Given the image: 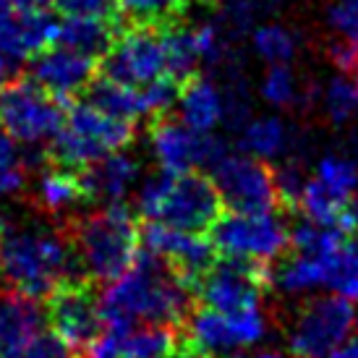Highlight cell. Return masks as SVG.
Returning a JSON list of instances; mask_svg holds the SVG:
<instances>
[{
	"label": "cell",
	"instance_id": "6da1fadb",
	"mask_svg": "<svg viewBox=\"0 0 358 358\" xmlns=\"http://www.w3.org/2000/svg\"><path fill=\"white\" fill-rule=\"evenodd\" d=\"M194 290L183 285L173 269L141 249L134 267L110 288L102 290V317L108 324V335H123L136 322L144 324H168L183 327L194 311Z\"/></svg>",
	"mask_w": 358,
	"mask_h": 358
},
{
	"label": "cell",
	"instance_id": "7a4b0ae2",
	"mask_svg": "<svg viewBox=\"0 0 358 358\" xmlns=\"http://www.w3.org/2000/svg\"><path fill=\"white\" fill-rule=\"evenodd\" d=\"M66 280H84L66 233L37 217L0 233V288L48 301Z\"/></svg>",
	"mask_w": 358,
	"mask_h": 358
},
{
	"label": "cell",
	"instance_id": "3957f363",
	"mask_svg": "<svg viewBox=\"0 0 358 358\" xmlns=\"http://www.w3.org/2000/svg\"><path fill=\"white\" fill-rule=\"evenodd\" d=\"M79 272L102 290L118 282L139 257L141 217L129 204L84 209L63 225Z\"/></svg>",
	"mask_w": 358,
	"mask_h": 358
},
{
	"label": "cell",
	"instance_id": "277c9868",
	"mask_svg": "<svg viewBox=\"0 0 358 358\" xmlns=\"http://www.w3.org/2000/svg\"><path fill=\"white\" fill-rule=\"evenodd\" d=\"M222 196L212 176L201 170L189 173H165L144 180L139 194L136 215L141 222H162L168 228L189 230V233H209L225 212Z\"/></svg>",
	"mask_w": 358,
	"mask_h": 358
},
{
	"label": "cell",
	"instance_id": "5b68a950",
	"mask_svg": "<svg viewBox=\"0 0 358 358\" xmlns=\"http://www.w3.org/2000/svg\"><path fill=\"white\" fill-rule=\"evenodd\" d=\"M0 126L16 141L42 144L66 126V105L21 71L0 90Z\"/></svg>",
	"mask_w": 358,
	"mask_h": 358
},
{
	"label": "cell",
	"instance_id": "8992f818",
	"mask_svg": "<svg viewBox=\"0 0 358 358\" xmlns=\"http://www.w3.org/2000/svg\"><path fill=\"white\" fill-rule=\"evenodd\" d=\"M48 324L76 356L94 348L108 324L102 317V288L90 280H66L45 301Z\"/></svg>",
	"mask_w": 358,
	"mask_h": 358
},
{
	"label": "cell",
	"instance_id": "52a82bcc",
	"mask_svg": "<svg viewBox=\"0 0 358 358\" xmlns=\"http://www.w3.org/2000/svg\"><path fill=\"white\" fill-rule=\"evenodd\" d=\"M358 327L356 303L338 293L317 296L303 303L288 332V348L296 358H327L345 343Z\"/></svg>",
	"mask_w": 358,
	"mask_h": 358
},
{
	"label": "cell",
	"instance_id": "ba28073f",
	"mask_svg": "<svg viewBox=\"0 0 358 358\" xmlns=\"http://www.w3.org/2000/svg\"><path fill=\"white\" fill-rule=\"evenodd\" d=\"M222 257L272 264L290 246V228L275 212H225L209 230Z\"/></svg>",
	"mask_w": 358,
	"mask_h": 358
},
{
	"label": "cell",
	"instance_id": "9c48e42d",
	"mask_svg": "<svg viewBox=\"0 0 358 358\" xmlns=\"http://www.w3.org/2000/svg\"><path fill=\"white\" fill-rule=\"evenodd\" d=\"M272 264H257L243 259H217V264L199 280L194 290L196 306L220 314H238L259 308L262 290L272 285Z\"/></svg>",
	"mask_w": 358,
	"mask_h": 358
},
{
	"label": "cell",
	"instance_id": "30bf717a",
	"mask_svg": "<svg viewBox=\"0 0 358 358\" xmlns=\"http://www.w3.org/2000/svg\"><path fill=\"white\" fill-rule=\"evenodd\" d=\"M152 150L165 173H189L199 168H215L230 155L228 144L215 134H196L176 115H157L150 120Z\"/></svg>",
	"mask_w": 358,
	"mask_h": 358
},
{
	"label": "cell",
	"instance_id": "8fae6325",
	"mask_svg": "<svg viewBox=\"0 0 358 358\" xmlns=\"http://www.w3.org/2000/svg\"><path fill=\"white\" fill-rule=\"evenodd\" d=\"M183 335L209 358H230L238 348H251L267 335V319L262 308H249L238 314H220L212 308L196 306L189 322L183 324Z\"/></svg>",
	"mask_w": 358,
	"mask_h": 358
},
{
	"label": "cell",
	"instance_id": "7c38bea8",
	"mask_svg": "<svg viewBox=\"0 0 358 358\" xmlns=\"http://www.w3.org/2000/svg\"><path fill=\"white\" fill-rule=\"evenodd\" d=\"M141 243L147 251L162 259L173 269V275L191 290H196L199 280L220 259V251L209 233H189L168 228L162 222H141Z\"/></svg>",
	"mask_w": 358,
	"mask_h": 358
},
{
	"label": "cell",
	"instance_id": "4fadbf2b",
	"mask_svg": "<svg viewBox=\"0 0 358 358\" xmlns=\"http://www.w3.org/2000/svg\"><path fill=\"white\" fill-rule=\"evenodd\" d=\"M212 180L230 212H272L280 204L275 170L243 152L220 159Z\"/></svg>",
	"mask_w": 358,
	"mask_h": 358
},
{
	"label": "cell",
	"instance_id": "5bb4252c",
	"mask_svg": "<svg viewBox=\"0 0 358 358\" xmlns=\"http://www.w3.org/2000/svg\"><path fill=\"white\" fill-rule=\"evenodd\" d=\"M100 73L134 90H144L152 81L168 76L162 29H126L108 58L100 60Z\"/></svg>",
	"mask_w": 358,
	"mask_h": 358
},
{
	"label": "cell",
	"instance_id": "9a60e30c",
	"mask_svg": "<svg viewBox=\"0 0 358 358\" xmlns=\"http://www.w3.org/2000/svg\"><path fill=\"white\" fill-rule=\"evenodd\" d=\"M21 196L37 217L48 220L58 228H63L69 220L81 215L84 207L92 204L81 173L55 168V165H45L40 173H34L29 189Z\"/></svg>",
	"mask_w": 358,
	"mask_h": 358
},
{
	"label": "cell",
	"instance_id": "2e32d148",
	"mask_svg": "<svg viewBox=\"0 0 358 358\" xmlns=\"http://www.w3.org/2000/svg\"><path fill=\"white\" fill-rule=\"evenodd\" d=\"M60 24L50 10H24L0 0V52L10 60H31L58 45Z\"/></svg>",
	"mask_w": 358,
	"mask_h": 358
},
{
	"label": "cell",
	"instance_id": "e0dca14e",
	"mask_svg": "<svg viewBox=\"0 0 358 358\" xmlns=\"http://www.w3.org/2000/svg\"><path fill=\"white\" fill-rule=\"evenodd\" d=\"M24 73H29L42 90H48L52 97H58L69 108L71 102L90 87V81L100 73V63L81 52L55 45L50 50L34 55Z\"/></svg>",
	"mask_w": 358,
	"mask_h": 358
},
{
	"label": "cell",
	"instance_id": "ac0fdd59",
	"mask_svg": "<svg viewBox=\"0 0 358 358\" xmlns=\"http://www.w3.org/2000/svg\"><path fill=\"white\" fill-rule=\"evenodd\" d=\"M48 327V311H42L40 301L0 288V358H21Z\"/></svg>",
	"mask_w": 358,
	"mask_h": 358
},
{
	"label": "cell",
	"instance_id": "d6986e66",
	"mask_svg": "<svg viewBox=\"0 0 358 358\" xmlns=\"http://www.w3.org/2000/svg\"><path fill=\"white\" fill-rule=\"evenodd\" d=\"M66 126L73 129L76 134H81V136H87L94 144H100L108 155L129 150L131 144L136 141V136H139V131H136L139 123L105 115V113L90 108V105H84L79 100H73L66 108Z\"/></svg>",
	"mask_w": 358,
	"mask_h": 358
},
{
	"label": "cell",
	"instance_id": "ffe728a7",
	"mask_svg": "<svg viewBox=\"0 0 358 358\" xmlns=\"http://www.w3.org/2000/svg\"><path fill=\"white\" fill-rule=\"evenodd\" d=\"M87 194H90L92 204H102V207H113V204H126V194H129L131 183L136 180V162L126 157L123 152H113L100 162H94L81 173Z\"/></svg>",
	"mask_w": 358,
	"mask_h": 358
},
{
	"label": "cell",
	"instance_id": "44dd1931",
	"mask_svg": "<svg viewBox=\"0 0 358 358\" xmlns=\"http://www.w3.org/2000/svg\"><path fill=\"white\" fill-rule=\"evenodd\" d=\"M79 102L90 105V108L100 110L105 115H113V118L120 120H131V123H139V120H147L150 123V108L144 102V94L141 90H134V87H126V84H118V81L108 79L97 73L94 79L90 81V87L81 92Z\"/></svg>",
	"mask_w": 358,
	"mask_h": 358
},
{
	"label": "cell",
	"instance_id": "7402d4cb",
	"mask_svg": "<svg viewBox=\"0 0 358 358\" xmlns=\"http://www.w3.org/2000/svg\"><path fill=\"white\" fill-rule=\"evenodd\" d=\"M180 120L196 134H212L220 120H225V94L207 76H194L180 90Z\"/></svg>",
	"mask_w": 358,
	"mask_h": 358
},
{
	"label": "cell",
	"instance_id": "603a6c76",
	"mask_svg": "<svg viewBox=\"0 0 358 358\" xmlns=\"http://www.w3.org/2000/svg\"><path fill=\"white\" fill-rule=\"evenodd\" d=\"M338 257L327 259L314 257V254H293L272 272V285H278L282 293H290V296H303L319 288H329Z\"/></svg>",
	"mask_w": 358,
	"mask_h": 358
},
{
	"label": "cell",
	"instance_id": "cb8c5ba5",
	"mask_svg": "<svg viewBox=\"0 0 358 358\" xmlns=\"http://www.w3.org/2000/svg\"><path fill=\"white\" fill-rule=\"evenodd\" d=\"M123 31H126V27L115 24V21L66 19L60 24L58 45L100 63L102 58H108V52L115 48V42L120 40Z\"/></svg>",
	"mask_w": 358,
	"mask_h": 358
},
{
	"label": "cell",
	"instance_id": "d4e9b609",
	"mask_svg": "<svg viewBox=\"0 0 358 358\" xmlns=\"http://www.w3.org/2000/svg\"><path fill=\"white\" fill-rule=\"evenodd\" d=\"M332 40L327 45L329 60L345 76H358V0H335L327 8Z\"/></svg>",
	"mask_w": 358,
	"mask_h": 358
},
{
	"label": "cell",
	"instance_id": "484cf974",
	"mask_svg": "<svg viewBox=\"0 0 358 358\" xmlns=\"http://www.w3.org/2000/svg\"><path fill=\"white\" fill-rule=\"evenodd\" d=\"M180 329L168 324H144L131 327L123 335H113L118 340L120 358H170L180 343Z\"/></svg>",
	"mask_w": 358,
	"mask_h": 358
},
{
	"label": "cell",
	"instance_id": "4316f807",
	"mask_svg": "<svg viewBox=\"0 0 358 358\" xmlns=\"http://www.w3.org/2000/svg\"><path fill=\"white\" fill-rule=\"evenodd\" d=\"M189 0H120L126 29H168L186 16Z\"/></svg>",
	"mask_w": 358,
	"mask_h": 358
},
{
	"label": "cell",
	"instance_id": "83f0119b",
	"mask_svg": "<svg viewBox=\"0 0 358 358\" xmlns=\"http://www.w3.org/2000/svg\"><path fill=\"white\" fill-rule=\"evenodd\" d=\"M288 150V126L278 115L251 118L241 131V152L262 162L278 159Z\"/></svg>",
	"mask_w": 358,
	"mask_h": 358
},
{
	"label": "cell",
	"instance_id": "f1b7e54d",
	"mask_svg": "<svg viewBox=\"0 0 358 358\" xmlns=\"http://www.w3.org/2000/svg\"><path fill=\"white\" fill-rule=\"evenodd\" d=\"M162 42H165V52H168V76L186 84L194 76H199V48H196V34L194 29L176 24L162 29Z\"/></svg>",
	"mask_w": 358,
	"mask_h": 358
},
{
	"label": "cell",
	"instance_id": "f546056e",
	"mask_svg": "<svg viewBox=\"0 0 358 358\" xmlns=\"http://www.w3.org/2000/svg\"><path fill=\"white\" fill-rule=\"evenodd\" d=\"M303 215V220L314 222L319 228H343L345 230V209H348V201L335 196L329 189H324L317 178L308 180L303 194H301V201L296 207ZM348 233V230H345Z\"/></svg>",
	"mask_w": 358,
	"mask_h": 358
},
{
	"label": "cell",
	"instance_id": "4dcf8cb0",
	"mask_svg": "<svg viewBox=\"0 0 358 358\" xmlns=\"http://www.w3.org/2000/svg\"><path fill=\"white\" fill-rule=\"evenodd\" d=\"M251 45L259 58L269 63V66H288L296 50H299V42L296 34L290 29H285L282 24H262L251 34Z\"/></svg>",
	"mask_w": 358,
	"mask_h": 358
},
{
	"label": "cell",
	"instance_id": "1f68e13d",
	"mask_svg": "<svg viewBox=\"0 0 358 358\" xmlns=\"http://www.w3.org/2000/svg\"><path fill=\"white\" fill-rule=\"evenodd\" d=\"M317 180L335 196L350 201L358 194V165L348 157L327 155L317 162Z\"/></svg>",
	"mask_w": 358,
	"mask_h": 358
},
{
	"label": "cell",
	"instance_id": "d6a6232c",
	"mask_svg": "<svg viewBox=\"0 0 358 358\" xmlns=\"http://www.w3.org/2000/svg\"><path fill=\"white\" fill-rule=\"evenodd\" d=\"M324 113L335 126L358 120V76H338L324 90Z\"/></svg>",
	"mask_w": 358,
	"mask_h": 358
},
{
	"label": "cell",
	"instance_id": "836d02e7",
	"mask_svg": "<svg viewBox=\"0 0 358 358\" xmlns=\"http://www.w3.org/2000/svg\"><path fill=\"white\" fill-rule=\"evenodd\" d=\"M262 97L272 108H290L293 102L299 100V79L288 66H269L267 73L262 76Z\"/></svg>",
	"mask_w": 358,
	"mask_h": 358
},
{
	"label": "cell",
	"instance_id": "e575fe53",
	"mask_svg": "<svg viewBox=\"0 0 358 358\" xmlns=\"http://www.w3.org/2000/svg\"><path fill=\"white\" fill-rule=\"evenodd\" d=\"M52 8L58 16L66 19H97V21H115L120 19V0H52Z\"/></svg>",
	"mask_w": 358,
	"mask_h": 358
},
{
	"label": "cell",
	"instance_id": "d590c367",
	"mask_svg": "<svg viewBox=\"0 0 358 358\" xmlns=\"http://www.w3.org/2000/svg\"><path fill=\"white\" fill-rule=\"evenodd\" d=\"M338 296L348 299L350 303L358 306V238L348 241L345 249L340 251L338 264H335V275H332V285Z\"/></svg>",
	"mask_w": 358,
	"mask_h": 358
},
{
	"label": "cell",
	"instance_id": "8d00e7d4",
	"mask_svg": "<svg viewBox=\"0 0 358 358\" xmlns=\"http://www.w3.org/2000/svg\"><path fill=\"white\" fill-rule=\"evenodd\" d=\"M275 183H278L280 204L288 209H296L301 201V194H303V189H306L308 178L301 173L299 165L285 162V165H280V168L275 170Z\"/></svg>",
	"mask_w": 358,
	"mask_h": 358
},
{
	"label": "cell",
	"instance_id": "74e56055",
	"mask_svg": "<svg viewBox=\"0 0 358 358\" xmlns=\"http://www.w3.org/2000/svg\"><path fill=\"white\" fill-rule=\"evenodd\" d=\"M21 358H76V353H73L52 329H45L40 338L27 348V353Z\"/></svg>",
	"mask_w": 358,
	"mask_h": 358
},
{
	"label": "cell",
	"instance_id": "f35d334b",
	"mask_svg": "<svg viewBox=\"0 0 358 358\" xmlns=\"http://www.w3.org/2000/svg\"><path fill=\"white\" fill-rule=\"evenodd\" d=\"M345 230L358 233V194L348 201V209H345Z\"/></svg>",
	"mask_w": 358,
	"mask_h": 358
},
{
	"label": "cell",
	"instance_id": "ab89813d",
	"mask_svg": "<svg viewBox=\"0 0 358 358\" xmlns=\"http://www.w3.org/2000/svg\"><path fill=\"white\" fill-rule=\"evenodd\" d=\"M6 3L24 10H48L52 6V0H6Z\"/></svg>",
	"mask_w": 358,
	"mask_h": 358
},
{
	"label": "cell",
	"instance_id": "60d3db41",
	"mask_svg": "<svg viewBox=\"0 0 358 358\" xmlns=\"http://www.w3.org/2000/svg\"><path fill=\"white\" fill-rule=\"evenodd\" d=\"M327 358H358V340H350V343H345L343 348H338L332 356Z\"/></svg>",
	"mask_w": 358,
	"mask_h": 358
},
{
	"label": "cell",
	"instance_id": "b9f144b4",
	"mask_svg": "<svg viewBox=\"0 0 358 358\" xmlns=\"http://www.w3.org/2000/svg\"><path fill=\"white\" fill-rule=\"evenodd\" d=\"M257 358H288V356H282V353H278V350H264V353H259Z\"/></svg>",
	"mask_w": 358,
	"mask_h": 358
},
{
	"label": "cell",
	"instance_id": "7bdbcfd3",
	"mask_svg": "<svg viewBox=\"0 0 358 358\" xmlns=\"http://www.w3.org/2000/svg\"><path fill=\"white\" fill-rule=\"evenodd\" d=\"M204 3H220V0H204Z\"/></svg>",
	"mask_w": 358,
	"mask_h": 358
},
{
	"label": "cell",
	"instance_id": "ee69618b",
	"mask_svg": "<svg viewBox=\"0 0 358 358\" xmlns=\"http://www.w3.org/2000/svg\"><path fill=\"white\" fill-rule=\"evenodd\" d=\"M230 358H249V356H230Z\"/></svg>",
	"mask_w": 358,
	"mask_h": 358
}]
</instances>
